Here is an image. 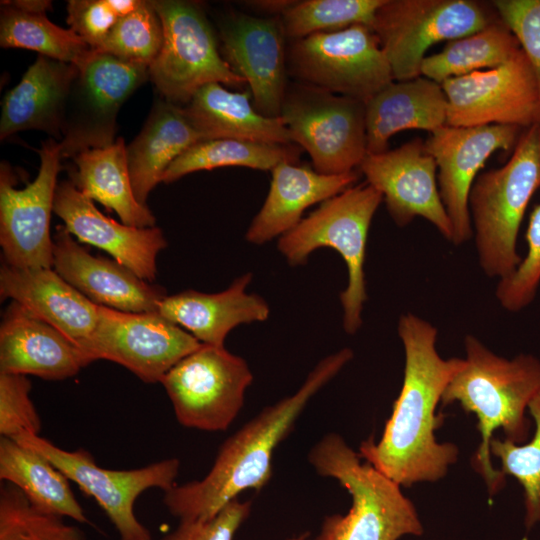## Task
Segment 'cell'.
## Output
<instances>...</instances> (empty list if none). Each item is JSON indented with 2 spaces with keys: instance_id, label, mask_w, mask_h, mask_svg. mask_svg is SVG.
Here are the masks:
<instances>
[{
  "instance_id": "cell-28",
  "label": "cell",
  "mask_w": 540,
  "mask_h": 540,
  "mask_svg": "<svg viewBox=\"0 0 540 540\" xmlns=\"http://www.w3.org/2000/svg\"><path fill=\"white\" fill-rule=\"evenodd\" d=\"M203 140L184 107L161 98L154 102L140 133L127 146V159L136 199L147 205L168 167L189 147Z\"/></svg>"
},
{
  "instance_id": "cell-24",
  "label": "cell",
  "mask_w": 540,
  "mask_h": 540,
  "mask_svg": "<svg viewBox=\"0 0 540 540\" xmlns=\"http://www.w3.org/2000/svg\"><path fill=\"white\" fill-rule=\"evenodd\" d=\"M270 188L263 206L253 218L245 238L264 244L293 229L310 206L322 203L351 187L356 170L323 174L293 162H281L271 170Z\"/></svg>"
},
{
  "instance_id": "cell-40",
  "label": "cell",
  "mask_w": 540,
  "mask_h": 540,
  "mask_svg": "<svg viewBox=\"0 0 540 540\" xmlns=\"http://www.w3.org/2000/svg\"><path fill=\"white\" fill-rule=\"evenodd\" d=\"M31 382L25 375L0 372V434L15 438L39 435L41 419L31 400Z\"/></svg>"
},
{
  "instance_id": "cell-38",
  "label": "cell",
  "mask_w": 540,
  "mask_h": 540,
  "mask_svg": "<svg viewBox=\"0 0 540 540\" xmlns=\"http://www.w3.org/2000/svg\"><path fill=\"white\" fill-rule=\"evenodd\" d=\"M163 39V25L153 2L143 0L139 8L117 21L99 51L149 67Z\"/></svg>"
},
{
  "instance_id": "cell-39",
  "label": "cell",
  "mask_w": 540,
  "mask_h": 540,
  "mask_svg": "<svg viewBox=\"0 0 540 540\" xmlns=\"http://www.w3.org/2000/svg\"><path fill=\"white\" fill-rule=\"evenodd\" d=\"M527 254L516 271L501 279L496 288V298L501 306L517 312L535 298L540 283V204L534 207L526 232Z\"/></svg>"
},
{
  "instance_id": "cell-44",
  "label": "cell",
  "mask_w": 540,
  "mask_h": 540,
  "mask_svg": "<svg viewBox=\"0 0 540 540\" xmlns=\"http://www.w3.org/2000/svg\"><path fill=\"white\" fill-rule=\"evenodd\" d=\"M295 0H255L246 1V6L262 13L265 17H281L293 4Z\"/></svg>"
},
{
  "instance_id": "cell-30",
  "label": "cell",
  "mask_w": 540,
  "mask_h": 540,
  "mask_svg": "<svg viewBox=\"0 0 540 540\" xmlns=\"http://www.w3.org/2000/svg\"><path fill=\"white\" fill-rule=\"evenodd\" d=\"M72 159L70 180L81 193L114 210L126 225L154 227L156 220L151 210L135 197L122 138L107 147L85 150Z\"/></svg>"
},
{
  "instance_id": "cell-16",
  "label": "cell",
  "mask_w": 540,
  "mask_h": 540,
  "mask_svg": "<svg viewBox=\"0 0 540 540\" xmlns=\"http://www.w3.org/2000/svg\"><path fill=\"white\" fill-rule=\"evenodd\" d=\"M447 98V122L452 127L540 123V86L533 67L520 49L504 64L450 78L441 84Z\"/></svg>"
},
{
  "instance_id": "cell-26",
  "label": "cell",
  "mask_w": 540,
  "mask_h": 540,
  "mask_svg": "<svg viewBox=\"0 0 540 540\" xmlns=\"http://www.w3.org/2000/svg\"><path fill=\"white\" fill-rule=\"evenodd\" d=\"M77 71L73 64L38 55L3 98L0 139L36 129L61 140L67 100Z\"/></svg>"
},
{
  "instance_id": "cell-17",
  "label": "cell",
  "mask_w": 540,
  "mask_h": 540,
  "mask_svg": "<svg viewBox=\"0 0 540 540\" xmlns=\"http://www.w3.org/2000/svg\"><path fill=\"white\" fill-rule=\"evenodd\" d=\"M522 128L513 125L452 127L430 133L426 151L434 158L441 200L452 224L451 242L460 245L473 234L469 211L472 185L487 159L498 150L514 148Z\"/></svg>"
},
{
  "instance_id": "cell-33",
  "label": "cell",
  "mask_w": 540,
  "mask_h": 540,
  "mask_svg": "<svg viewBox=\"0 0 540 540\" xmlns=\"http://www.w3.org/2000/svg\"><path fill=\"white\" fill-rule=\"evenodd\" d=\"M302 149L290 144H269L232 138L205 139L184 151L166 170L162 182L171 183L201 170L247 167L268 171L281 162L296 163Z\"/></svg>"
},
{
  "instance_id": "cell-7",
  "label": "cell",
  "mask_w": 540,
  "mask_h": 540,
  "mask_svg": "<svg viewBox=\"0 0 540 540\" xmlns=\"http://www.w3.org/2000/svg\"><path fill=\"white\" fill-rule=\"evenodd\" d=\"M152 2L163 25L164 39L149 66V79L163 99L185 106L207 84L237 89L247 85L221 55L214 29L198 3Z\"/></svg>"
},
{
  "instance_id": "cell-13",
  "label": "cell",
  "mask_w": 540,
  "mask_h": 540,
  "mask_svg": "<svg viewBox=\"0 0 540 540\" xmlns=\"http://www.w3.org/2000/svg\"><path fill=\"white\" fill-rule=\"evenodd\" d=\"M77 68L58 141L62 158L113 144L121 106L149 79L148 66L99 50Z\"/></svg>"
},
{
  "instance_id": "cell-19",
  "label": "cell",
  "mask_w": 540,
  "mask_h": 540,
  "mask_svg": "<svg viewBox=\"0 0 540 540\" xmlns=\"http://www.w3.org/2000/svg\"><path fill=\"white\" fill-rule=\"evenodd\" d=\"M223 58L249 87L258 112L279 117L288 86L280 17L231 12L219 24Z\"/></svg>"
},
{
  "instance_id": "cell-23",
  "label": "cell",
  "mask_w": 540,
  "mask_h": 540,
  "mask_svg": "<svg viewBox=\"0 0 540 540\" xmlns=\"http://www.w3.org/2000/svg\"><path fill=\"white\" fill-rule=\"evenodd\" d=\"M1 300L10 298L58 329L77 346L95 329L96 305L53 268H17L4 262L0 270Z\"/></svg>"
},
{
  "instance_id": "cell-10",
  "label": "cell",
  "mask_w": 540,
  "mask_h": 540,
  "mask_svg": "<svg viewBox=\"0 0 540 540\" xmlns=\"http://www.w3.org/2000/svg\"><path fill=\"white\" fill-rule=\"evenodd\" d=\"M286 58L295 81L365 103L394 81L379 40L366 25L290 41Z\"/></svg>"
},
{
  "instance_id": "cell-25",
  "label": "cell",
  "mask_w": 540,
  "mask_h": 540,
  "mask_svg": "<svg viewBox=\"0 0 540 540\" xmlns=\"http://www.w3.org/2000/svg\"><path fill=\"white\" fill-rule=\"evenodd\" d=\"M251 280L252 275L247 273L218 293L187 290L166 295L157 312L202 344L222 347L226 336L236 326L264 321L269 316L266 301L246 292Z\"/></svg>"
},
{
  "instance_id": "cell-11",
  "label": "cell",
  "mask_w": 540,
  "mask_h": 540,
  "mask_svg": "<svg viewBox=\"0 0 540 540\" xmlns=\"http://www.w3.org/2000/svg\"><path fill=\"white\" fill-rule=\"evenodd\" d=\"M13 439L46 457L92 497L117 530L120 540H152L150 530L136 517L134 505L146 490L157 488L166 492L176 485L179 459L167 458L136 469L112 470L99 466L83 448L65 450L29 433Z\"/></svg>"
},
{
  "instance_id": "cell-43",
  "label": "cell",
  "mask_w": 540,
  "mask_h": 540,
  "mask_svg": "<svg viewBox=\"0 0 540 540\" xmlns=\"http://www.w3.org/2000/svg\"><path fill=\"white\" fill-rule=\"evenodd\" d=\"M119 18L109 0H70L67 23L92 49L100 50Z\"/></svg>"
},
{
  "instance_id": "cell-3",
  "label": "cell",
  "mask_w": 540,
  "mask_h": 540,
  "mask_svg": "<svg viewBox=\"0 0 540 540\" xmlns=\"http://www.w3.org/2000/svg\"><path fill=\"white\" fill-rule=\"evenodd\" d=\"M464 344L463 366L445 388L441 403L459 402L466 412L476 415L482 441L472 465L493 495L503 487L505 476L492 466V434L501 428L505 439L526 442L531 423L525 410L540 390V361L526 354L511 360L500 357L472 335L465 337Z\"/></svg>"
},
{
  "instance_id": "cell-2",
  "label": "cell",
  "mask_w": 540,
  "mask_h": 540,
  "mask_svg": "<svg viewBox=\"0 0 540 540\" xmlns=\"http://www.w3.org/2000/svg\"><path fill=\"white\" fill-rule=\"evenodd\" d=\"M344 348L323 358L292 395L265 407L219 447L209 472L164 492L168 512L180 520H208L246 490L259 491L272 476L278 445L292 431L310 399L352 359Z\"/></svg>"
},
{
  "instance_id": "cell-14",
  "label": "cell",
  "mask_w": 540,
  "mask_h": 540,
  "mask_svg": "<svg viewBox=\"0 0 540 540\" xmlns=\"http://www.w3.org/2000/svg\"><path fill=\"white\" fill-rule=\"evenodd\" d=\"M202 345L158 312H124L99 305V319L80 348L86 366L117 363L145 383H161L167 372Z\"/></svg>"
},
{
  "instance_id": "cell-42",
  "label": "cell",
  "mask_w": 540,
  "mask_h": 540,
  "mask_svg": "<svg viewBox=\"0 0 540 540\" xmlns=\"http://www.w3.org/2000/svg\"><path fill=\"white\" fill-rule=\"evenodd\" d=\"M250 501L230 502L208 520H180L174 530L160 540H233L251 512Z\"/></svg>"
},
{
  "instance_id": "cell-32",
  "label": "cell",
  "mask_w": 540,
  "mask_h": 540,
  "mask_svg": "<svg viewBox=\"0 0 540 540\" xmlns=\"http://www.w3.org/2000/svg\"><path fill=\"white\" fill-rule=\"evenodd\" d=\"M520 49L516 37L499 19L477 32L449 41L441 52L425 57L421 76L442 84L450 78L496 68Z\"/></svg>"
},
{
  "instance_id": "cell-20",
  "label": "cell",
  "mask_w": 540,
  "mask_h": 540,
  "mask_svg": "<svg viewBox=\"0 0 540 540\" xmlns=\"http://www.w3.org/2000/svg\"><path fill=\"white\" fill-rule=\"evenodd\" d=\"M53 212L80 242L104 250L141 279L154 281L158 253L167 246L158 227L129 226L105 216L71 180L57 185Z\"/></svg>"
},
{
  "instance_id": "cell-9",
  "label": "cell",
  "mask_w": 540,
  "mask_h": 540,
  "mask_svg": "<svg viewBox=\"0 0 540 540\" xmlns=\"http://www.w3.org/2000/svg\"><path fill=\"white\" fill-rule=\"evenodd\" d=\"M492 22L485 5L474 0H384L370 28L393 79L406 81L421 76L429 47L465 37Z\"/></svg>"
},
{
  "instance_id": "cell-21",
  "label": "cell",
  "mask_w": 540,
  "mask_h": 540,
  "mask_svg": "<svg viewBox=\"0 0 540 540\" xmlns=\"http://www.w3.org/2000/svg\"><path fill=\"white\" fill-rule=\"evenodd\" d=\"M52 268L96 305L119 311L157 312L167 295L115 259L91 255L64 226L53 236Z\"/></svg>"
},
{
  "instance_id": "cell-45",
  "label": "cell",
  "mask_w": 540,
  "mask_h": 540,
  "mask_svg": "<svg viewBox=\"0 0 540 540\" xmlns=\"http://www.w3.org/2000/svg\"><path fill=\"white\" fill-rule=\"evenodd\" d=\"M8 2L16 8L33 13H46L52 4L48 0H16Z\"/></svg>"
},
{
  "instance_id": "cell-31",
  "label": "cell",
  "mask_w": 540,
  "mask_h": 540,
  "mask_svg": "<svg viewBox=\"0 0 540 540\" xmlns=\"http://www.w3.org/2000/svg\"><path fill=\"white\" fill-rule=\"evenodd\" d=\"M0 479L41 511L89 523L66 475L37 451L8 437L0 439Z\"/></svg>"
},
{
  "instance_id": "cell-36",
  "label": "cell",
  "mask_w": 540,
  "mask_h": 540,
  "mask_svg": "<svg viewBox=\"0 0 540 540\" xmlns=\"http://www.w3.org/2000/svg\"><path fill=\"white\" fill-rule=\"evenodd\" d=\"M64 517L34 507L10 483L0 488V540H87L77 526Z\"/></svg>"
},
{
  "instance_id": "cell-47",
  "label": "cell",
  "mask_w": 540,
  "mask_h": 540,
  "mask_svg": "<svg viewBox=\"0 0 540 540\" xmlns=\"http://www.w3.org/2000/svg\"><path fill=\"white\" fill-rule=\"evenodd\" d=\"M287 540H315V539H310L307 534H300L298 536L291 537Z\"/></svg>"
},
{
  "instance_id": "cell-27",
  "label": "cell",
  "mask_w": 540,
  "mask_h": 540,
  "mask_svg": "<svg viewBox=\"0 0 540 540\" xmlns=\"http://www.w3.org/2000/svg\"><path fill=\"white\" fill-rule=\"evenodd\" d=\"M367 154L388 150L404 130L432 133L446 125L447 98L441 84L426 77L391 82L365 103Z\"/></svg>"
},
{
  "instance_id": "cell-41",
  "label": "cell",
  "mask_w": 540,
  "mask_h": 540,
  "mask_svg": "<svg viewBox=\"0 0 540 540\" xmlns=\"http://www.w3.org/2000/svg\"><path fill=\"white\" fill-rule=\"evenodd\" d=\"M492 5L518 40L540 86V0H495Z\"/></svg>"
},
{
  "instance_id": "cell-34",
  "label": "cell",
  "mask_w": 540,
  "mask_h": 540,
  "mask_svg": "<svg viewBox=\"0 0 540 540\" xmlns=\"http://www.w3.org/2000/svg\"><path fill=\"white\" fill-rule=\"evenodd\" d=\"M0 45L24 48L58 61L81 65L93 53L74 31L52 23L46 13H33L1 2Z\"/></svg>"
},
{
  "instance_id": "cell-46",
  "label": "cell",
  "mask_w": 540,
  "mask_h": 540,
  "mask_svg": "<svg viewBox=\"0 0 540 540\" xmlns=\"http://www.w3.org/2000/svg\"><path fill=\"white\" fill-rule=\"evenodd\" d=\"M143 0H109L110 6L120 19L135 11Z\"/></svg>"
},
{
  "instance_id": "cell-4",
  "label": "cell",
  "mask_w": 540,
  "mask_h": 540,
  "mask_svg": "<svg viewBox=\"0 0 540 540\" xmlns=\"http://www.w3.org/2000/svg\"><path fill=\"white\" fill-rule=\"evenodd\" d=\"M337 433L324 435L309 451L308 461L317 474L337 480L351 495L346 514L326 516L315 540H399L421 536L423 525L401 486L361 461Z\"/></svg>"
},
{
  "instance_id": "cell-37",
  "label": "cell",
  "mask_w": 540,
  "mask_h": 540,
  "mask_svg": "<svg viewBox=\"0 0 540 540\" xmlns=\"http://www.w3.org/2000/svg\"><path fill=\"white\" fill-rule=\"evenodd\" d=\"M535 422L533 437L523 444L492 438L490 453L501 461V473L514 477L524 490L525 527L540 522V390L528 405Z\"/></svg>"
},
{
  "instance_id": "cell-35",
  "label": "cell",
  "mask_w": 540,
  "mask_h": 540,
  "mask_svg": "<svg viewBox=\"0 0 540 540\" xmlns=\"http://www.w3.org/2000/svg\"><path fill=\"white\" fill-rule=\"evenodd\" d=\"M384 0H303L280 17L290 41L316 33L335 32L354 25L371 26Z\"/></svg>"
},
{
  "instance_id": "cell-29",
  "label": "cell",
  "mask_w": 540,
  "mask_h": 540,
  "mask_svg": "<svg viewBox=\"0 0 540 540\" xmlns=\"http://www.w3.org/2000/svg\"><path fill=\"white\" fill-rule=\"evenodd\" d=\"M183 107L203 140L232 138L269 144L292 143L282 117H267L258 112L249 90L230 91L220 83L207 84Z\"/></svg>"
},
{
  "instance_id": "cell-18",
  "label": "cell",
  "mask_w": 540,
  "mask_h": 540,
  "mask_svg": "<svg viewBox=\"0 0 540 540\" xmlns=\"http://www.w3.org/2000/svg\"><path fill=\"white\" fill-rule=\"evenodd\" d=\"M366 183L383 196L393 221L400 227L423 217L447 240L453 229L436 180L437 165L421 138L378 154H367L359 166Z\"/></svg>"
},
{
  "instance_id": "cell-8",
  "label": "cell",
  "mask_w": 540,
  "mask_h": 540,
  "mask_svg": "<svg viewBox=\"0 0 540 540\" xmlns=\"http://www.w3.org/2000/svg\"><path fill=\"white\" fill-rule=\"evenodd\" d=\"M365 102L302 82L289 83L280 116L323 174H344L367 155Z\"/></svg>"
},
{
  "instance_id": "cell-12",
  "label": "cell",
  "mask_w": 540,
  "mask_h": 540,
  "mask_svg": "<svg viewBox=\"0 0 540 540\" xmlns=\"http://www.w3.org/2000/svg\"><path fill=\"white\" fill-rule=\"evenodd\" d=\"M253 374L224 346L202 344L161 380L178 423L206 432L225 431L241 411Z\"/></svg>"
},
{
  "instance_id": "cell-22",
  "label": "cell",
  "mask_w": 540,
  "mask_h": 540,
  "mask_svg": "<svg viewBox=\"0 0 540 540\" xmlns=\"http://www.w3.org/2000/svg\"><path fill=\"white\" fill-rule=\"evenodd\" d=\"M86 363L80 348L58 329L12 301L0 326V372L45 380L75 376Z\"/></svg>"
},
{
  "instance_id": "cell-6",
  "label": "cell",
  "mask_w": 540,
  "mask_h": 540,
  "mask_svg": "<svg viewBox=\"0 0 540 540\" xmlns=\"http://www.w3.org/2000/svg\"><path fill=\"white\" fill-rule=\"evenodd\" d=\"M383 201L382 194L362 183L322 202L293 229L279 237L278 250L288 263L302 265L321 247L335 249L348 270L347 287L340 294L343 327L354 334L362 325L367 300L364 262L368 232L373 216Z\"/></svg>"
},
{
  "instance_id": "cell-1",
  "label": "cell",
  "mask_w": 540,
  "mask_h": 540,
  "mask_svg": "<svg viewBox=\"0 0 540 540\" xmlns=\"http://www.w3.org/2000/svg\"><path fill=\"white\" fill-rule=\"evenodd\" d=\"M398 335L405 352L401 391L378 442L364 440L359 455L400 486L434 482L458 459L452 443H438L434 432L444 416L436 414L442 394L464 359H443L435 343L437 329L407 313L399 318Z\"/></svg>"
},
{
  "instance_id": "cell-5",
  "label": "cell",
  "mask_w": 540,
  "mask_h": 540,
  "mask_svg": "<svg viewBox=\"0 0 540 540\" xmlns=\"http://www.w3.org/2000/svg\"><path fill=\"white\" fill-rule=\"evenodd\" d=\"M540 188V123L520 134L510 159L477 176L469 194L479 264L489 277L511 276L522 258L517 253L520 225Z\"/></svg>"
},
{
  "instance_id": "cell-15",
  "label": "cell",
  "mask_w": 540,
  "mask_h": 540,
  "mask_svg": "<svg viewBox=\"0 0 540 540\" xmlns=\"http://www.w3.org/2000/svg\"><path fill=\"white\" fill-rule=\"evenodd\" d=\"M37 177L23 188L7 163L0 166V245L6 264L17 268H52L50 217L61 170L59 142L42 143Z\"/></svg>"
}]
</instances>
